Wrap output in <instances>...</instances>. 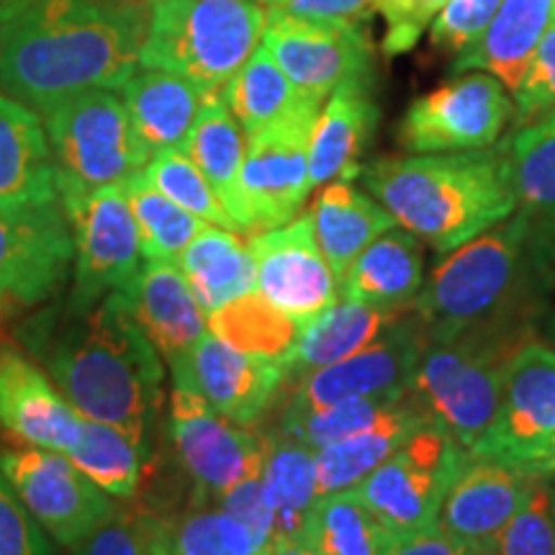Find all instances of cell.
Here are the masks:
<instances>
[{
    "mask_svg": "<svg viewBox=\"0 0 555 555\" xmlns=\"http://www.w3.org/2000/svg\"><path fill=\"white\" fill-rule=\"evenodd\" d=\"M147 18L150 3L129 0H21L0 11V90L39 116L86 90H121Z\"/></svg>",
    "mask_w": 555,
    "mask_h": 555,
    "instance_id": "obj_1",
    "label": "cell"
},
{
    "mask_svg": "<svg viewBox=\"0 0 555 555\" xmlns=\"http://www.w3.org/2000/svg\"><path fill=\"white\" fill-rule=\"evenodd\" d=\"M47 363L82 416L119 427L147 455L163 406V356L139 327L127 294H108L75 317Z\"/></svg>",
    "mask_w": 555,
    "mask_h": 555,
    "instance_id": "obj_2",
    "label": "cell"
},
{
    "mask_svg": "<svg viewBox=\"0 0 555 555\" xmlns=\"http://www.w3.org/2000/svg\"><path fill=\"white\" fill-rule=\"evenodd\" d=\"M365 185L397 224L442 255L517 208L502 147L386 157L365 170Z\"/></svg>",
    "mask_w": 555,
    "mask_h": 555,
    "instance_id": "obj_3",
    "label": "cell"
},
{
    "mask_svg": "<svg viewBox=\"0 0 555 555\" xmlns=\"http://www.w3.org/2000/svg\"><path fill=\"white\" fill-rule=\"evenodd\" d=\"M530 240V214L519 211L453 249L414 298V311L425 322L429 339L515 327L504 324V317L525 283Z\"/></svg>",
    "mask_w": 555,
    "mask_h": 555,
    "instance_id": "obj_4",
    "label": "cell"
},
{
    "mask_svg": "<svg viewBox=\"0 0 555 555\" xmlns=\"http://www.w3.org/2000/svg\"><path fill=\"white\" fill-rule=\"evenodd\" d=\"M517 327L470 330L429 339L409 384V397L466 453H474L494 422L504 371L522 347Z\"/></svg>",
    "mask_w": 555,
    "mask_h": 555,
    "instance_id": "obj_5",
    "label": "cell"
},
{
    "mask_svg": "<svg viewBox=\"0 0 555 555\" xmlns=\"http://www.w3.org/2000/svg\"><path fill=\"white\" fill-rule=\"evenodd\" d=\"M268 9L258 0H150L139 67L224 90L260 47Z\"/></svg>",
    "mask_w": 555,
    "mask_h": 555,
    "instance_id": "obj_6",
    "label": "cell"
},
{
    "mask_svg": "<svg viewBox=\"0 0 555 555\" xmlns=\"http://www.w3.org/2000/svg\"><path fill=\"white\" fill-rule=\"evenodd\" d=\"M50 139L60 204L121 185L147 168L119 90L93 88L41 114Z\"/></svg>",
    "mask_w": 555,
    "mask_h": 555,
    "instance_id": "obj_7",
    "label": "cell"
},
{
    "mask_svg": "<svg viewBox=\"0 0 555 555\" xmlns=\"http://www.w3.org/2000/svg\"><path fill=\"white\" fill-rule=\"evenodd\" d=\"M463 457L466 450L440 425L427 422L350 491L393 535L425 530L437 525Z\"/></svg>",
    "mask_w": 555,
    "mask_h": 555,
    "instance_id": "obj_8",
    "label": "cell"
},
{
    "mask_svg": "<svg viewBox=\"0 0 555 555\" xmlns=\"http://www.w3.org/2000/svg\"><path fill=\"white\" fill-rule=\"evenodd\" d=\"M322 103H309L273 127L247 137L237 185L242 232H268L294 221L309 198V142Z\"/></svg>",
    "mask_w": 555,
    "mask_h": 555,
    "instance_id": "obj_9",
    "label": "cell"
},
{
    "mask_svg": "<svg viewBox=\"0 0 555 555\" xmlns=\"http://www.w3.org/2000/svg\"><path fill=\"white\" fill-rule=\"evenodd\" d=\"M75 232V286L69 314L93 309L108 294H129L142 270V245L127 191L106 185L73 204H62Z\"/></svg>",
    "mask_w": 555,
    "mask_h": 555,
    "instance_id": "obj_10",
    "label": "cell"
},
{
    "mask_svg": "<svg viewBox=\"0 0 555 555\" xmlns=\"http://www.w3.org/2000/svg\"><path fill=\"white\" fill-rule=\"evenodd\" d=\"M170 433L201 496L217 502L229 489L260 476L266 442L221 416L193 384L185 360L170 365Z\"/></svg>",
    "mask_w": 555,
    "mask_h": 555,
    "instance_id": "obj_11",
    "label": "cell"
},
{
    "mask_svg": "<svg viewBox=\"0 0 555 555\" xmlns=\"http://www.w3.org/2000/svg\"><path fill=\"white\" fill-rule=\"evenodd\" d=\"M0 470L41 530L62 547L86 543L116 512L106 491L57 450L34 446L3 450Z\"/></svg>",
    "mask_w": 555,
    "mask_h": 555,
    "instance_id": "obj_12",
    "label": "cell"
},
{
    "mask_svg": "<svg viewBox=\"0 0 555 555\" xmlns=\"http://www.w3.org/2000/svg\"><path fill=\"white\" fill-rule=\"evenodd\" d=\"M515 114L494 75H466L416 99L401 119L399 144L409 155L486 150Z\"/></svg>",
    "mask_w": 555,
    "mask_h": 555,
    "instance_id": "obj_13",
    "label": "cell"
},
{
    "mask_svg": "<svg viewBox=\"0 0 555 555\" xmlns=\"http://www.w3.org/2000/svg\"><path fill=\"white\" fill-rule=\"evenodd\" d=\"M553 437L555 350L543 343H525L504 371L502 399L489 433L466 455L499 457L540 476V461Z\"/></svg>",
    "mask_w": 555,
    "mask_h": 555,
    "instance_id": "obj_14",
    "label": "cell"
},
{
    "mask_svg": "<svg viewBox=\"0 0 555 555\" xmlns=\"http://www.w3.org/2000/svg\"><path fill=\"white\" fill-rule=\"evenodd\" d=\"M427 345L429 332L420 314H399L363 350L309 373L294 393L288 412H314L350 399L404 397Z\"/></svg>",
    "mask_w": 555,
    "mask_h": 555,
    "instance_id": "obj_15",
    "label": "cell"
},
{
    "mask_svg": "<svg viewBox=\"0 0 555 555\" xmlns=\"http://www.w3.org/2000/svg\"><path fill=\"white\" fill-rule=\"evenodd\" d=\"M260 44L301 93L319 101H327L343 82L371 73V39L363 24L307 21L268 9Z\"/></svg>",
    "mask_w": 555,
    "mask_h": 555,
    "instance_id": "obj_16",
    "label": "cell"
},
{
    "mask_svg": "<svg viewBox=\"0 0 555 555\" xmlns=\"http://www.w3.org/2000/svg\"><path fill=\"white\" fill-rule=\"evenodd\" d=\"M255 258V291L294 317L298 327L339 301L337 278L319 249L311 214L258 232L249 240Z\"/></svg>",
    "mask_w": 555,
    "mask_h": 555,
    "instance_id": "obj_17",
    "label": "cell"
},
{
    "mask_svg": "<svg viewBox=\"0 0 555 555\" xmlns=\"http://www.w3.org/2000/svg\"><path fill=\"white\" fill-rule=\"evenodd\" d=\"M69 232L62 204L0 211V311L54 294L75 253Z\"/></svg>",
    "mask_w": 555,
    "mask_h": 555,
    "instance_id": "obj_18",
    "label": "cell"
},
{
    "mask_svg": "<svg viewBox=\"0 0 555 555\" xmlns=\"http://www.w3.org/2000/svg\"><path fill=\"white\" fill-rule=\"evenodd\" d=\"M540 476L489 455H466L440 506L437 525L476 547L496 535L535 489Z\"/></svg>",
    "mask_w": 555,
    "mask_h": 555,
    "instance_id": "obj_19",
    "label": "cell"
},
{
    "mask_svg": "<svg viewBox=\"0 0 555 555\" xmlns=\"http://www.w3.org/2000/svg\"><path fill=\"white\" fill-rule=\"evenodd\" d=\"M185 365L208 404L240 427L260 420L288 376L286 360L247 356L208 330L185 358Z\"/></svg>",
    "mask_w": 555,
    "mask_h": 555,
    "instance_id": "obj_20",
    "label": "cell"
},
{
    "mask_svg": "<svg viewBox=\"0 0 555 555\" xmlns=\"http://www.w3.org/2000/svg\"><path fill=\"white\" fill-rule=\"evenodd\" d=\"M0 429L34 448L69 453L82 429V414L62 397L37 365L16 356H0Z\"/></svg>",
    "mask_w": 555,
    "mask_h": 555,
    "instance_id": "obj_21",
    "label": "cell"
},
{
    "mask_svg": "<svg viewBox=\"0 0 555 555\" xmlns=\"http://www.w3.org/2000/svg\"><path fill=\"white\" fill-rule=\"evenodd\" d=\"M60 204L57 172L44 121L0 90V211Z\"/></svg>",
    "mask_w": 555,
    "mask_h": 555,
    "instance_id": "obj_22",
    "label": "cell"
},
{
    "mask_svg": "<svg viewBox=\"0 0 555 555\" xmlns=\"http://www.w3.org/2000/svg\"><path fill=\"white\" fill-rule=\"evenodd\" d=\"M127 296L139 327L170 365L189 358L208 330L206 311L178 260L144 262Z\"/></svg>",
    "mask_w": 555,
    "mask_h": 555,
    "instance_id": "obj_23",
    "label": "cell"
},
{
    "mask_svg": "<svg viewBox=\"0 0 555 555\" xmlns=\"http://www.w3.org/2000/svg\"><path fill=\"white\" fill-rule=\"evenodd\" d=\"M119 93L139 147L147 152V157H155L165 150L183 147L211 90L165 69L139 67Z\"/></svg>",
    "mask_w": 555,
    "mask_h": 555,
    "instance_id": "obj_24",
    "label": "cell"
},
{
    "mask_svg": "<svg viewBox=\"0 0 555 555\" xmlns=\"http://www.w3.org/2000/svg\"><path fill=\"white\" fill-rule=\"evenodd\" d=\"M376 119L378 111L367 93V78L347 80L332 90L311 129L309 178L314 189L358 176V159Z\"/></svg>",
    "mask_w": 555,
    "mask_h": 555,
    "instance_id": "obj_25",
    "label": "cell"
},
{
    "mask_svg": "<svg viewBox=\"0 0 555 555\" xmlns=\"http://www.w3.org/2000/svg\"><path fill=\"white\" fill-rule=\"evenodd\" d=\"M551 21L553 0H502L481 39L457 54L453 73L486 69L515 93Z\"/></svg>",
    "mask_w": 555,
    "mask_h": 555,
    "instance_id": "obj_26",
    "label": "cell"
},
{
    "mask_svg": "<svg viewBox=\"0 0 555 555\" xmlns=\"http://www.w3.org/2000/svg\"><path fill=\"white\" fill-rule=\"evenodd\" d=\"M425 283V247L409 229H388L371 242L339 283V298L401 311Z\"/></svg>",
    "mask_w": 555,
    "mask_h": 555,
    "instance_id": "obj_27",
    "label": "cell"
},
{
    "mask_svg": "<svg viewBox=\"0 0 555 555\" xmlns=\"http://www.w3.org/2000/svg\"><path fill=\"white\" fill-rule=\"evenodd\" d=\"M311 221H314L319 249L337 278V286L345 281L347 270L360 258V253L388 229L397 227V219L376 198L358 191L350 180H332L324 185L311 208Z\"/></svg>",
    "mask_w": 555,
    "mask_h": 555,
    "instance_id": "obj_28",
    "label": "cell"
},
{
    "mask_svg": "<svg viewBox=\"0 0 555 555\" xmlns=\"http://www.w3.org/2000/svg\"><path fill=\"white\" fill-rule=\"evenodd\" d=\"M427 422L429 420L425 412L414 404V399L409 397V393H404V397L397 401V406L373 427L317 450L319 496L356 489V486L363 481V478L371 476L386 457L397 453L401 442H404L414 429L427 425Z\"/></svg>",
    "mask_w": 555,
    "mask_h": 555,
    "instance_id": "obj_29",
    "label": "cell"
},
{
    "mask_svg": "<svg viewBox=\"0 0 555 555\" xmlns=\"http://www.w3.org/2000/svg\"><path fill=\"white\" fill-rule=\"evenodd\" d=\"M397 317V311L350 301V298L332 304L327 311L311 319L298 332L294 350L286 360L288 373L309 376L319 367L350 358L352 352L371 345Z\"/></svg>",
    "mask_w": 555,
    "mask_h": 555,
    "instance_id": "obj_30",
    "label": "cell"
},
{
    "mask_svg": "<svg viewBox=\"0 0 555 555\" xmlns=\"http://www.w3.org/2000/svg\"><path fill=\"white\" fill-rule=\"evenodd\" d=\"M180 268L206 314L255 291V258L237 232L208 224L180 255Z\"/></svg>",
    "mask_w": 555,
    "mask_h": 555,
    "instance_id": "obj_31",
    "label": "cell"
},
{
    "mask_svg": "<svg viewBox=\"0 0 555 555\" xmlns=\"http://www.w3.org/2000/svg\"><path fill=\"white\" fill-rule=\"evenodd\" d=\"M245 137L247 134L221 99V90H211L198 111L196 121H193L189 137H185L183 147H180L204 172L234 221H237L240 170L247 150Z\"/></svg>",
    "mask_w": 555,
    "mask_h": 555,
    "instance_id": "obj_32",
    "label": "cell"
},
{
    "mask_svg": "<svg viewBox=\"0 0 555 555\" xmlns=\"http://www.w3.org/2000/svg\"><path fill=\"white\" fill-rule=\"evenodd\" d=\"M221 99L247 137L273 127L309 103H324L301 93L262 44L249 54V60L237 69V75L227 82L221 90Z\"/></svg>",
    "mask_w": 555,
    "mask_h": 555,
    "instance_id": "obj_33",
    "label": "cell"
},
{
    "mask_svg": "<svg viewBox=\"0 0 555 555\" xmlns=\"http://www.w3.org/2000/svg\"><path fill=\"white\" fill-rule=\"evenodd\" d=\"M260 481L273 515V540L301 535L304 519L319 496L317 450L291 437L268 440Z\"/></svg>",
    "mask_w": 555,
    "mask_h": 555,
    "instance_id": "obj_34",
    "label": "cell"
},
{
    "mask_svg": "<svg viewBox=\"0 0 555 555\" xmlns=\"http://www.w3.org/2000/svg\"><path fill=\"white\" fill-rule=\"evenodd\" d=\"M301 538L319 555H384L397 538L352 491L317 496Z\"/></svg>",
    "mask_w": 555,
    "mask_h": 555,
    "instance_id": "obj_35",
    "label": "cell"
},
{
    "mask_svg": "<svg viewBox=\"0 0 555 555\" xmlns=\"http://www.w3.org/2000/svg\"><path fill=\"white\" fill-rule=\"evenodd\" d=\"M152 555H258L262 540L217 502L196 504L168 525L147 527Z\"/></svg>",
    "mask_w": 555,
    "mask_h": 555,
    "instance_id": "obj_36",
    "label": "cell"
},
{
    "mask_svg": "<svg viewBox=\"0 0 555 555\" xmlns=\"http://www.w3.org/2000/svg\"><path fill=\"white\" fill-rule=\"evenodd\" d=\"M208 332L247 356L288 360L298 339V322L260 294H245L206 317Z\"/></svg>",
    "mask_w": 555,
    "mask_h": 555,
    "instance_id": "obj_37",
    "label": "cell"
},
{
    "mask_svg": "<svg viewBox=\"0 0 555 555\" xmlns=\"http://www.w3.org/2000/svg\"><path fill=\"white\" fill-rule=\"evenodd\" d=\"M131 214H134L139 245L144 260H180L185 247L208 227L204 219L193 217L176 201L159 193L144 178V170L124 183Z\"/></svg>",
    "mask_w": 555,
    "mask_h": 555,
    "instance_id": "obj_38",
    "label": "cell"
},
{
    "mask_svg": "<svg viewBox=\"0 0 555 555\" xmlns=\"http://www.w3.org/2000/svg\"><path fill=\"white\" fill-rule=\"evenodd\" d=\"M67 457L108 496L137 494L144 453L119 427L82 416L80 437Z\"/></svg>",
    "mask_w": 555,
    "mask_h": 555,
    "instance_id": "obj_39",
    "label": "cell"
},
{
    "mask_svg": "<svg viewBox=\"0 0 555 555\" xmlns=\"http://www.w3.org/2000/svg\"><path fill=\"white\" fill-rule=\"evenodd\" d=\"M502 150L517 206L527 214H555V116L519 127Z\"/></svg>",
    "mask_w": 555,
    "mask_h": 555,
    "instance_id": "obj_40",
    "label": "cell"
},
{
    "mask_svg": "<svg viewBox=\"0 0 555 555\" xmlns=\"http://www.w3.org/2000/svg\"><path fill=\"white\" fill-rule=\"evenodd\" d=\"M144 178L159 193H165L178 206H183L185 211H191L193 217L204 219L206 224L229 229V232H240L237 221L232 219V214L221 204L217 191L211 189L204 172L193 165V159L180 147L165 150L159 155L150 157L147 168H144Z\"/></svg>",
    "mask_w": 555,
    "mask_h": 555,
    "instance_id": "obj_41",
    "label": "cell"
},
{
    "mask_svg": "<svg viewBox=\"0 0 555 555\" xmlns=\"http://www.w3.org/2000/svg\"><path fill=\"white\" fill-rule=\"evenodd\" d=\"M401 399V397H399ZM399 399H350L314 412H286L283 437L301 442L311 450H322L332 442L363 433L397 406Z\"/></svg>",
    "mask_w": 555,
    "mask_h": 555,
    "instance_id": "obj_42",
    "label": "cell"
},
{
    "mask_svg": "<svg viewBox=\"0 0 555 555\" xmlns=\"http://www.w3.org/2000/svg\"><path fill=\"white\" fill-rule=\"evenodd\" d=\"M470 555H555L551 481L540 478L522 509Z\"/></svg>",
    "mask_w": 555,
    "mask_h": 555,
    "instance_id": "obj_43",
    "label": "cell"
},
{
    "mask_svg": "<svg viewBox=\"0 0 555 555\" xmlns=\"http://www.w3.org/2000/svg\"><path fill=\"white\" fill-rule=\"evenodd\" d=\"M555 116V18L540 39L535 57L522 86L515 90V121L517 127L553 119Z\"/></svg>",
    "mask_w": 555,
    "mask_h": 555,
    "instance_id": "obj_44",
    "label": "cell"
},
{
    "mask_svg": "<svg viewBox=\"0 0 555 555\" xmlns=\"http://www.w3.org/2000/svg\"><path fill=\"white\" fill-rule=\"evenodd\" d=\"M0 555H54L52 538L31 517L0 470Z\"/></svg>",
    "mask_w": 555,
    "mask_h": 555,
    "instance_id": "obj_45",
    "label": "cell"
},
{
    "mask_svg": "<svg viewBox=\"0 0 555 555\" xmlns=\"http://www.w3.org/2000/svg\"><path fill=\"white\" fill-rule=\"evenodd\" d=\"M499 5L502 0H448L433 24V44L455 54L468 50L481 39Z\"/></svg>",
    "mask_w": 555,
    "mask_h": 555,
    "instance_id": "obj_46",
    "label": "cell"
},
{
    "mask_svg": "<svg viewBox=\"0 0 555 555\" xmlns=\"http://www.w3.org/2000/svg\"><path fill=\"white\" fill-rule=\"evenodd\" d=\"M446 5L448 0H380L378 11L386 21L384 52L388 57L412 50L429 21L440 16Z\"/></svg>",
    "mask_w": 555,
    "mask_h": 555,
    "instance_id": "obj_47",
    "label": "cell"
},
{
    "mask_svg": "<svg viewBox=\"0 0 555 555\" xmlns=\"http://www.w3.org/2000/svg\"><path fill=\"white\" fill-rule=\"evenodd\" d=\"M75 551L78 555H152L147 527L119 512H114V517Z\"/></svg>",
    "mask_w": 555,
    "mask_h": 555,
    "instance_id": "obj_48",
    "label": "cell"
},
{
    "mask_svg": "<svg viewBox=\"0 0 555 555\" xmlns=\"http://www.w3.org/2000/svg\"><path fill=\"white\" fill-rule=\"evenodd\" d=\"M217 504L232 517H237L242 525H247L262 543H273V515H270L266 494H262L260 476L247 478V481L229 489L227 494L217 499Z\"/></svg>",
    "mask_w": 555,
    "mask_h": 555,
    "instance_id": "obj_49",
    "label": "cell"
},
{
    "mask_svg": "<svg viewBox=\"0 0 555 555\" xmlns=\"http://www.w3.org/2000/svg\"><path fill=\"white\" fill-rule=\"evenodd\" d=\"M380 0H286L273 11L307 21H335V24H365L378 11Z\"/></svg>",
    "mask_w": 555,
    "mask_h": 555,
    "instance_id": "obj_50",
    "label": "cell"
},
{
    "mask_svg": "<svg viewBox=\"0 0 555 555\" xmlns=\"http://www.w3.org/2000/svg\"><path fill=\"white\" fill-rule=\"evenodd\" d=\"M384 555H470V547L448 535L440 525L397 535Z\"/></svg>",
    "mask_w": 555,
    "mask_h": 555,
    "instance_id": "obj_51",
    "label": "cell"
},
{
    "mask_svg": "<svg viewBox=\"0 0 555 555\" xmlns=\"http://www.w3.org/2000/svg\"><path fill=\"white\" fill-rule=\"evenodd\" d=\"M270 555H319L301 535L281 538L270 543Z\"/></svg>",
    "mask_w": 555,
    "mask_h": 555,
    "instance_id": "obj_52",
    "label": "cell"
},
{
    "mask_svg": "<svg viewBox=\"0 0 555 555\" xmlns=\"http://www.w3.org/2000/svg\"><path fill=\"white\" fill-rule=\"evenodd\" d=\"M540 476L547 478V481L555 478V437L551 440V446H547L543 461H540Z\"/></svg>",
    "mask_w": 555,
    "mask_h": 555,
    "instance_id": "obj_53",
    "label": "cell"
},
{
    "mask_svg": "<svg viewBox=\"0 0 555 555\" xmlns=\"http://www.w3.org/2000/svg\"><path fill=\"white\" fill-rule=\"evenodd\" d=\"M260 5H268V9H275V5H283L286 0H258Z\"/></svg>",
    "mask_w": 555,
    "mask_h": 555,
    "instance_id": "obj_54",
    "label": "cell"
},
{
    "mask_svg": "<svg viewBox=\"0 0 555 555\" xmlns=\"http://www.w3.org/2000/svg\"><path fill=\"white\" fill-rule=\"evenodd\" d=\"M16 3H21V0H0V11L11 9V5H16Z\"/></svg>",
    "mask_w": 555,
    "mask_h": 555,
    "instance_id": "obj_55",
    "label": "cell"
},
{
    "mask_svg": "<svg viewBox=\"0 0 555 555\" xmlns=\"http://www.w3.org/2000/svg\"><path fill=\"white\" fill-rule=\"evenodd\" d=\"M551 504H553V530H555V486H551Z\"/></svg>",
    "mask_w": 555,
    "mask_h": 555,
    "instance_id": "obj_56",
    "label": "cell"
},
{
    "mask_svg": "<svg viewBox=\"0 0 555 555\" xmlns=\"http://www.w3.org/2000/svg\"><path fill=\"white\" fill-rule=\"evenodd\" d=\"M258 555H270V547H266V551H262V553H258Z\"/></svg>",
    "mask_w": 555,
    "mask_h": 555,
    "instance_id": "obj_57",
    "label": "cell"
},
{
    "mask_svg": "<svg viewBox=\"0 0 555 555\" xmlns=\"http://www.w3.org/2000/svg\"><path fill=\"white\" fill-rule=\"evenodd\" d=\"M553 13H555V0H553Z\"/></svg>",
    "mask_w": 555,
    "mask_h": 555,
    "instance_id": "obj_58",
    "label": "cell"
}]
</instances>
